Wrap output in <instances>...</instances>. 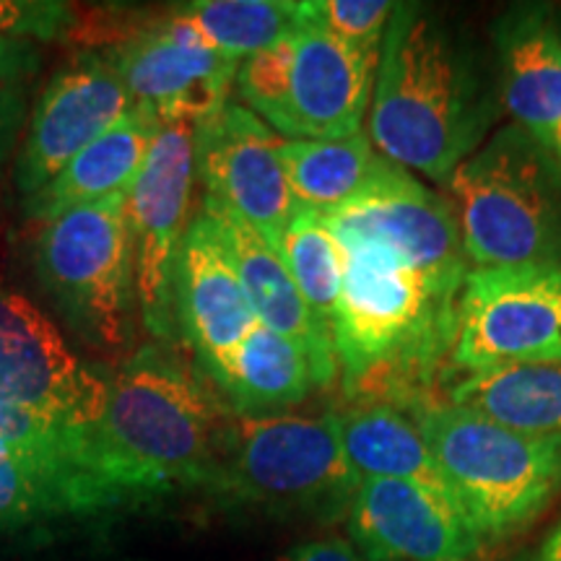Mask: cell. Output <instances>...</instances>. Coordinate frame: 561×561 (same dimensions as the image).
<instances>
[{
    "instance_id": "obj_11",
    "label": "cell",
    "mask_w": 561,
    "mask_h": 561,
    "mask_svg": "<svg viewBox=\"0 0 561 561\" xmlns=\"http://www.w3.org/2000/svg\"><path fill=\"white\" fill-rule=\"evenodd\" d=\"M0 398L73 430H91L107 401V380L83 367L39 307L5 286H0Z\"/></svg>"
},
{
    "instance_id": "obj_10",
    "label": "cell",
    "mask_w": 561,
    "mask_h": 561,
    "mask_svg": "<svg viewBox=\"0 0 561 561\" xmlns=\"http://www.w3.org/2000/svg\"><path fill=\"white\" fill-rule=\"evenodd\" d=\"M193 180V125H167L159 130L128 193L136 301L146 331L157 339H172L178 325L174 263L185 237Z\"/></svg>"
},
{
    "instance_id": "obj_22",
    "label": "cell",
    "mask_w": 561,
    "mask_h": 561,
    "mask_svg": "<svg viewBox=\"0 0 561 561\" xmlns=\"http://www.w3.org/2000/svg\"><path fill=\"white\" fill-rule=\"evenodd\" d=\"M447 403L515 432L561 437V362L510 364L462 375Z\"/></svg>"
},
{
    "instance_id": "obj_20",
    "label": "cell",
    "mask_w": 561,
    "mask_h": 561,
    "mask_svg": "<svg viewBox=\"0 0 561 561\" xmlns=\"http://www.w3.org/2000/svg\"><path fill=\"white\" fill-rule=\"evenodd\" d=\"M333 421L343 455L359 479L411 481L447 494L437 460L411 413L392 405L359 403L333 411Z\"/></svg>"
},
{
    "instance_id": "obj_4",
    "label": "cell",
    "mask_w": 561,
    "mask_h": 561,
    "mask_svg": "<svg viewBox=\"0 0 561 561\" xmlns=\"http://www.w3.org/2000/svg\"><path fill=\"white\" fill-rule=\"evenodd\" d=\"M413 419L447 494L486 546L528 528L561 491V437L515 432L437 401Z\"/></svg>"
},
{
    "instance_id": "obj_21",
    "label": "cell",
    "mask_w": 561,
    "mask_h": 561,
    "mask_svg": "<svg viewBox=\"0 0 561 561\" xmlns=\"http://www.w3.org/2000/svg\"><path fill=\"white\" fill-rule=\"evenodd\" d=\"M210 380L240 419L278 416L286 405L301 403L318 388L305 351L261 322Z\"/></svg>"
},
{
    "instance_id": "obj_9",
    "label": "cell",
    "mask_w": 561,
    "mask_h": 561,
    "mask_svg": "<svg viewBox=\"0 0 561 561\" xmlns=\"http://www.w3.org/2000/svg\"><path fill=\"white\" fill-rule=\"evenodd\" d=\"M561 362V263L473 268L460 294L453 369Z\"/></svg>"
},
{
    "instance_id": "obj_32",
    "label": "cell",
    "mask_w": 561,
    "mask_h": 561,
    "mask_svg": "<svg viewBox=\"0 0 561 561\" xmlns=\"http://www.w3.org/2000/svg\"><path fill=\"white\" fill-rule=\"evenodd\" d=\"M559 26H561V16H559Z\"/></svg>"
},
{
    "instance_id": "obj_17",
    "label": "cell",
    "mask_w": 561,
    "mask_h": 561,
    "mask_svg": "<svg viewBox=\"0 0 561 561\" xmlns=\"http://www.w3.org/2000/svg\"><path fill=\"white\" fill-rule=\"evenodd\" d=\"M500 100L561 167V26L546 5L504 13L494 30Z\"/></svg>"
},
{
    "instance_id": "obj_14",
    "label": "cell",
    "mask_w": 561,
    "mask_h": 561,
    "mask_svg": "<svg viewBox=\"0 0 561 561\" xmlns=\"http://www.w3.org/2000/svg\"><path fill=\"white\" fill-rule=\"evenodd\" d=\"M128 89L107 55L79 50L42 89L16 161V187L30 198L87 146L123 121Z\"/></svg>"
},
{
    "instance_id": "obj_8",
    "label": "cell",
    "mask_w": 561,
    "mask_h": 561,
    "mask_svg": "<svg viewBox=\"0 0 561 561\" xmlns=\"http://www.w3.org/2000/svg\"><path fill=\"white\" fill-rule=\"evenodd\" d=\"M375 70V58L305 19L289 39L240 62L237 94L291 140L348 138L362 133Z\"/></svg>"
},
{
    "instance_id": "obj_27",
    "label": "cell",
    "mask_w": 561,
    "mask_h": 561,
    "mask_svg": "<svg viewBox=\"0 0 561 561\" xmlns=\"http://www.w3.org/2000/svg\"><path fill=\"white\" fill-rule=\"evenodd\" d=\"M39 62L37 47L30 39L0 34V170L24 130Z\"/></svg>"
},
{
    "instance_id": "obj_23",
    "label": "cell",
    "mask_w": 561,
    "mask_h": 561,
    "mask_svg": "<svg viewBox=\"0 0 561 561\" xmlns=\"http://www.w3.org/2000/svg\"><path fill=\"white\" fill-rule=\"evenodd\" d=\"M278 159L297 206L318 214L346 206L392 164L364 133L333 140L280 138Z\"/></svg>"
},
{
    "instance_id": "obj_28",
    "label": "cell",
    "mask_w": 561,
    "mask_h": 561,
    "mask_svg": "<svg viewBox=\"0 0 561 561\" xmlns=\"http://www.w3.org/2000/svg\"><path fill=\"white\" fill-rule=\"evenodd\" d=\"M396 11L390 0H305L301 13L351 50L380 60L382 37Z\"/></svg>"
},
{
    "instance_id": "obj_19",
    "label": "cell",
    "mask_w": 561,
    "mask_h": 561,
    "mask_svg": "<svg viewBox=\"0 0 561 561\" xmlns=\"http://www.w3.org/2000/svg\"><path fill=\"white\" fill-rule=\"evenodd\" d=\"M161 125L144 110L130 107L123 121L87 146L53 182L26 198V216L50 224L70 210L130 193Z\"/></svg>"
},
{
    "instance_id": "obj_24",
    "label": "cell",
    "mask_w": 561,
    "mask_h": 561,
    "mask_svg": "<svg viewBox=\"0 0 561 561\" xmlns=\"http://www.w3.org/2000/svg\"><path fill=\"white\" fill-rule=\"evenodd\" d=\"M174 16L231 60L271 50L305 24L301 3L294 0H195L174 5Z\"/></svg>"
},
{
    "instance_id": "obj_5",
    "label": "cell",
    "mask_w": 561,
    "mask_h": 561,
    "mask_svg": "<svg viewBox=\"0 0 561 561\" xmlns=\"http://www.w3.org/2000/svg\"><path fill=\"white\" fill-rule=\"evenodd\" d=\"M447 182L476 268L561 263V167L515 123L491 133Z\"/></svg>"
},
{
    "instance_id": "obj_30",
    "label": "cell",
    "mask_w": 561,
    "mask_h": 561,
    "mask_svg": "<svg viewBox=\"0 0 561 561\" xmlns=\"http://www.w3.org/2000/svg\"><path fill=\"white\" fill-rule=\"evenodd\" d=\"M278 561H367L348 538L331 536L294 546Z\"/></svg>"
},
{
    "instance_id": "obj_2",
    "label": "cell",
    "mask_w": 561,
    "mask_h": 561,
    "mask_svg": "<svg viewBox=\"0 0 561 561\" xmlns=\"http://www.w3.org/2000/svg\"><path fill=\"white\" fill-rule=\"evenodd\" d=\"M500 94L434 9L396 3L371 83L369 140L392 164L447 182L486 138Z\"/></svg>"
},
{
    "instance_id": "obj_29",
    "label": "cell",
    "mask_w": 561,
    "mask_h": 561,
    "mask_svg": "<svg viewBox=\"0 0 561 561\" xmlns=\"http://www.w3.org/2000/svg\"><path fill=\"white\" fill-rule=\"evenodd\" d=\"M76 24V5L58 0H0V34L16 39H66Z\"/></svg>"
},
{
    "instance_id": "obj_26",
    "label": "cell",
    "mask_w": 561,
    "mask_h": 561,
    "mask_svg": "<svg viewBox=\"0 0 561 561\" xmlns=\"http://www.w3.org/2000/svg\"><path fill=\"white\" fill-rule=\"evenodd\" d=\"M87 517L60 483L0 445V533Z\"/></svg>"
},
{
    "instance_id": "obj_25",
    "label": "cell",
    "mask_w": 561,
    "mask_h": 561,
    "mask_svg": "<svg viewBox=\"0 0 561 561\" xmlns=\"http://www.w3.org/2000/svg\"><path fill=\"white\" fill-rule=\"evenodd\" d=\"M276 250L284 257L307 310L333 335L335 307L343 284V250L318 210L297 208Z\"/></svg>"
},
{
    "instance_id": "obj_6",
    "label": "cell",
    "mask_w": 561,
    "mask_h": 561,
    "mask_svg": "<svg viewBox=\"0 0 561 561\" xmlns=\"http://www.w3.org/2000/svg\"><path fill=\"white\" fill-rule=\"evenodd\" d=\"M359 481L343 455L333 413H278L231 424L210 494L271 515L328 523L348 515Z\"/></svg>"
},
{
    "instance_id": "obj_31",
    "label": "cell",
    "mask_w": 561,
    "mask_h": 561,
    "mask_svg": "<svg viewBox=\"0 0 561 561\" xmlns=\"http://www.w3.org/2000/svg\"><path fill=\"white\" fill-rule=\"evenodd\" d=\"M538 561H561V525L543 541Z\"/></svg>"
},
{
    "instance_id": "obj_7",
    "label": "cell",
    "mask_w": 561,
    "mask_h": 561,
    "mask_svg": "<svg viewBox=\"0 0 561 561\" xmlns=\"http://www.w3.org/2000/svg\"><path fill=\"white\" fill-rule=\"evenodd\" d=\"M34 265L76 339L107 354L128 346L138 305L128 193L45 224Z\"/></svg>"
},
{
    "instance_id": "obj_18",
    "label": "cell",
    "mask_w": 561,
    "mask_h": 561,
    "mask_svg": "<svg viewBox=\"0 0 561 561\" xmlns=\"http://www.w3.org/2000/svg\"><path fill=\"white\" fill-rule=\"evenodd\" d=\"M203 210L219 221L231 261L240 273L244 297H248L257 322L297 343L310 362L314 385L331 388L335 375H339L333 335L322 331L312 312L307 310L280 252L265 240L261 231L252 229L240 216L229 214L227 208L203 201Z\"/></svg>"
},
{
    "instance_id": "obj_15",
    "label": "cell",
    "mask_w": 561,
    "mask_h": 561,
    "mask_svg": "<svg viewBox=\"0 0 561 561\" xmlns=\"http://www.w3.org/2000/svg\"><path fill=\"white\" fill-rule=\"evenodd\" d=\"M348 530L367 561H481L489 549L450 496L396 479L359 481Z\"/></svg>"
},
{
    "instance_id": "obj_1",
    "label": "cell",
    "mask_w": 561,
    "mask_h": 561,
    "mask_svg": "<svg viewBox=\"0 0 561 561\" xmlns=\"http://www.w3.org/2000/svg\"><path fill=\"white\" fill-rule=\"evenodd\" d=\"M341 250L333 343L348 405H392L416 416L453 367L471 265L419 263L382 244Z\"/></svg>"
},
{
    "instance_id": "obj_12",
    "label": "cell",
    "mask_w": 561,
    "mask_h": 561,
    "mask_svg": "<svg viewBox=\"0 0 561 561\" xmlns=\"http://www.w3.org/2000/svg\"><path fill=\"white\" fill-rule=\"evenodd\" d=\"M107 55L125 89L130 107L144 110L161 128L195 125L227 104L240 60L210 50L174 16L161 11L149 30Z\"/></svg>"
},
{
    "instance_id": "obj_13",
    "label": "cell",
    "mask_w": 561,
    "mask_h": 561,
    "mask_svg": "<svg viewBox=\"0 0 561 561\" xmlns=\"http://www.w3.org/2000/svg\"><path fill=\"white\" fill-rule=\"evenodd\" d=\"M280 138L255 112L224 104L193 125L195 178L206 198L240 216L276 248L297 214L289 182L278 159Z\"/></svg>"
},
{
    "instance_id": "obj_16",
    "label": "cell",
    "mask_w": 561,
    "mask_h": 561,
    "mask_svg": "<svg viewBox=\"0 0 561 561\" xmlns=\"http://www.w3.org/2000/svg\"><path fill=\"white\" fill-rule=\"evenodd\" d=\"M174 320L198 351L208 377L257 325L219 221L206 210L185 229L174 263Z\"/></svg>"
},
{
    "instance_id": "obj_3",
    "label": "cell",
    "mask_w": 561,
    "mask_h": 561,
    "mask_svg": "<svg viewBox=\"0 0 561 561\" xmlns=\"http://www.w3.org/2000/svg\"><path fill=\"white\" fill-rule=\"evenodd\" d=\"M231 424L198 377L146 348L110 377L89 434L100 473L130 504L172 486L210 491Z\"/></svg>"
}]
</instances>
